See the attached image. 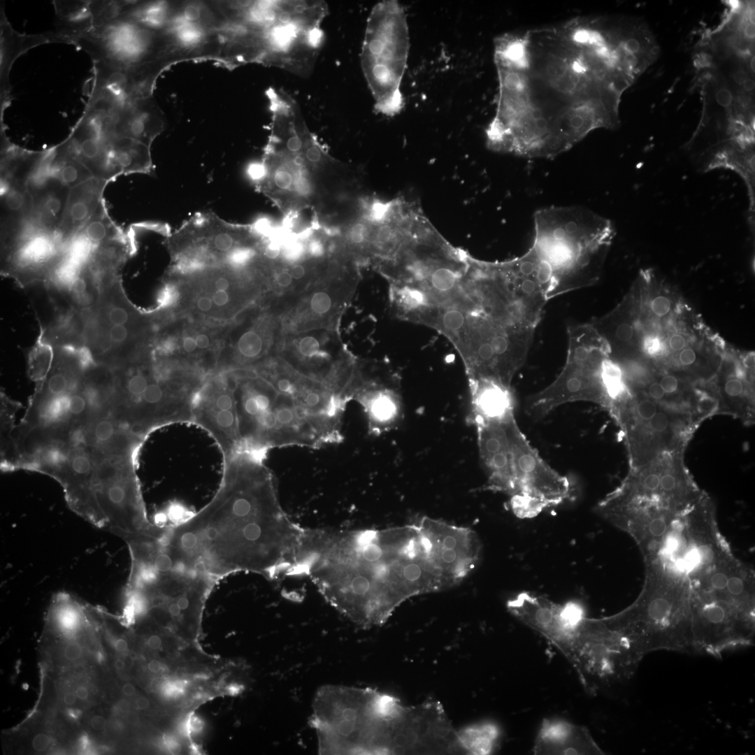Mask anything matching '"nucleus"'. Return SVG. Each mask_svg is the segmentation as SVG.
<instances>
[{
  "instance_id": "c85d7f7f",
  "label": "nucleus",
  "mask_w": 755,
  "mask_h": 755,
  "mask_svg": "<svg viewBox=\"0 0 755 755\" xmlns=\"http://www.w3.org/2000/svg\"><path fill=\"white\" fill-rule=\"evenodd\" d=\"M498 737V729L494 725L488 724L471 726L456 733L460 747L473 754H487L491 752Z\"/></svg>"
},
{
  "instance_id": "09e8293b",
  "label": "nucleus",
  "mask_w": 755,
  "mask_h": 755,
  "mask_svg": "<svg viewBox=\"0 0 755 755\" xmlns=\"http://www.w3.org/2000/svg\"><path fill=\"white\" fill-rule=\"evenodd\" d=\"M128 643L124 638H118L115 642V648L118 652H124L127 649Z\"/></svg>"
},
{
  "instance_id": "5fc2aeb1",
  "label": "nucleus",
  "mask_w": 755,
  "mask_h": 755,
  "mask_svg": "<svg viewBox=\"0 0 755 755\" xmlns=\"http://www.w3.org/2000/svg\"><path fill=\"white\" fill-rule=\"evenodd\" d=\"M122 691L126 696H132L135 693L136 689L132 684L127 683L122 686Z\"/></svg>"
},
{
  "instance_id": "c9c22d12",
  "label": "nucleus",
  "mask_w": 755,
  "mask_h": 755,
  "mask_svg": "<svg viewBox=\"0 0 755 755\" xmlns=\"http://www.w3.org/2000/svg\"><path fill=\"white\" fill-rule=\"evenodd\" d=\"M50 745V738L45 733H38L36 735L31 742L34 749L38 752L45 751Z\"/></svg>"
},
{
  "instance_id": "cd10ccee",
  "label": "nucleus",
  "mask_w": 755,
  "mask_h": 755,
  "mask_svg": "<svg viewBox=\"0 0 755 755\" xmlns=\"http://www.w3.org/2000/svg\"><path fill=\"white\" fill-rule=\"evenodd\" d=\"M1 469L14 471L17 466V449L14 437L15 416L20 404L1 392Z\"/></svg>"
},
{
  "instance_id": "37998d69",
  "label": "nucleus",
  "mask_w": 755,
  "mask_h": 755,
  "mask_svg": "<svg viewBox=\"0 0 755 755\" xmlns=\"http://www.w3.org/2000/svg\"><path fill=\"white\" fill-rule=\"evenodd\" d=\"M195 340L196 343L197 348L199 349L204 350L210 346V340L208 336H207L206 333H201L197 334L195 338Z\"/></svg>"
},
{
  "instance_id": "ea45409f",
  "label": "nucleus",
  "mask_w": 755,
  "mask_h": 755,
  "mask_svg": "<svg viewBox=\"0 0 755 755\" xmlns=\"http://www.w3.org/2000/svg\"><path fill=\"white\" fill-rule=\"evenodd\" d=\"M196 304L198 310L202 312H209L213 305L211 296L208 295L200 296Z\"/></svg>"
},
{
  "instance_id": "58836bf2",
  "label": "nucleus",
  "mask_w": 755,
  "mask_h": 755,
  "mask_svg": "<svg viewBox=\"0 0 755 755\" xmlns=\"http://www.w3.org/2000/svg\"><path fill=\"white\" fill-rule=\"evenodd\" d=\"M668 345L673 351L680 352L686 347V340L684 336L675 333L669 338Z\"/></svg>"
},
{
  "instance_id": "b1692460",
  "label": "nucleus",
  "mask_w": 755,
  "mask_h": 755,
  "mask_svg": "<svg viewBox=\"0 0 755 755\" xmlns=\"http://www.w3.org/2000/svg\"><path fill=\"white\" fill-rule=\"evenodd\" d=\"M108 182L94 177L70 189L57 233L66 246L104 206L103 194Z\"/></svg>"
},
{
  "instance_id": "f3484780",
  "label": "nucleus",
  "mask_w": 755,
  "mask_h": 755,
  "mask_svg": "<svg viewBox=\"0 0 755 755\" xmlns=\"http://www.w3.org/2000/svg\"><path fill=\"white\" fill-rule=\"evenodd\" d=\"M231 374L204 382L196 391L192 419L208 430L217 440L227 462L245 450L238 431Z\"/></svg>"
},
{
  "instance_id": "f257e3e1",
  "label": "nucleus",
  "mask_w": 755,
  "mask_h": 755,
  "mask_svg": "<svg viewBox=\"0 0 755 755\" xmlns=\"http://www.w3.org/2000/svg\"><path fill=\"white\" fill-rule=\"evenodd\" d=\"M503 56L517 113L540 133L563 139L616 127L621 94L645 71L630 27L604 18L513 34Z\"/></svg>"
},
{
  "instance_id": "5701e85b",
  "label": "nucleus",
  "mask_w": 755,
  "mask_h": 755,
  "mask_svg": "<svg viewBox=\"0 0 755 755\" xmlns=\"http://www.w3.org/2000/svg\"><path fill=\"white\" fill-rule=\"evenodd\" d=\"M470 408L466 417L474 426L505 421L515 416V399L512 387L486 379L468 381Z\"/></svg>"
},
{
  "instance_id": "79ce46f5",
  "label": "nucleus",
  "mask_w": 755,
  "mask_h": 755,
  "mask_svg": "<svg viewBox=\"0 0 755 755\" xmlns=\"http://www.w3.org/2000/svg\"><path fill=\"white\" fill-rule=\"evenodd\" d=\"M107 724V721L105 717L101 715L93 716L90 719V725L94 730L103 729Z\"/></svg>"
},
{
  "instance_id": "7c9ffc66",
  "label": "nucleus",
  "mask_w": 755,
  "mask_h": 755,
  "mask_svg": "<svg viewBox=\"0 0 755 755\" xmlns=\"http://www.w3.org/2000/svg\"><path fill=\"white\" fill-rule=\"evenodd\" d=\"M745 391V384L741 377H731L724 384V394L729 398H740L743 396Z\"/></svg>"
},
{
  "instance_id": "aec40b11",
  "label": "nucleus",
  "mask_w": 755,
  "mask_h": 755,
  "mask_svg": "<svg viewBox=\"0 0 755 755\" xmlns=\"http://www.w3.org/2000/svg\"><path fill=\"white\" fill-rule=\"evenodd\" d=\"M1 3L0 12V120L11 101V85L9 75L15 60L29 50L49 43H66L58 31L37 34H20L8 22Z\"/></svg>"
},
{
  "instance_id": "a19ab883",
  "label": "nucleus",
  "mask_w": 755,
  "mask_h": 755,
  "mask_svg": "<svg viewBox=\"0 0 755 755\" xmlns=\"http://www.w3.org/2000/svg\"><path fill=\"white\" fill-rule=\"evenodd\" d=\"M182 348L187 353H193L197 349L195 338L192 336H186L182 340Z\"/></svg>"
},
{
  "instance_id": "ddd939ff",
  "label": "nucleus",
  "mask_w": 755,
  "mask_h": 755,
  "mask_svg": "<svg viewBox=\"0 0 755 755\" xmlns=\"http://www.w3.org/2000/svg\"><path fill=\"white\" fill-rule=\"evenodd\" d=\"M360 280L359 265L333 259L326 274L279 315L281 336L315 329L337 330Z\"/></svg>"
},
{
  "instance_id": "c756f323",
  "label": "nucleus",
  "mask_w": 755,
  "mask_h": 755,
  "mask_svg": "<svg viewBox=\"0 0 755 755\" xmlns=\"http://www.w3.org/2000/svg\"><path fill=\"white\" fill-rule=\"evenodd\" d=\"M123 235L108 217L103 206L76 236L83 238L95 250L99 245Z\"/></svg>"
},
{
  "instance_id": "3c124183",
  "label": "nucleus",
  "mask_w": 755,
  "mask_h": 755,
  "mask_svg": "<svg viewBox=\"0 0 755 755\" xmlns=\"http://www.w3.org/2000/svg\"><path fill=\"white\" fill-rule=\"evenodd\" d=\"M76 698L77 696L76 693H73L72 692H68L64 695L63 701L65 704L68 705H72L76 703Z\"/></svg>"
},
{
  "instance_id": "393cba45",
  "label": "nucleus",
  "mask_w": 755,
  "mask_h": 755,
  "mask_svg": "<svg viewBox=\"0 0 755 755\" xmlns=\"http://www.w3.org/2000/svg\"><path fill=\"white\" fill-rule=\"evenodd\" d=\"M33 198L28 184L1 179V245H6L31 228Z\"/></svg>"
},
{
  "instance_id": "6e6d98bb",
  "label": "nucleus",
  "mask_w": 755,
  "mask_h": 755,
  "mask_svg": "<svg viewBox=\"0 0 755 755\" xmlns=\"http://www.w3.org/2000/svg\"><path fill=\"white\" fill-rule=\"evenodd\" d=\"M742 86L746 92H750L754 89V81L752 78H747L742 83Z\"/></svg>"
},
{
  "instance_id": "423d86ee",
  "label": "nucleus",
  "mask_w": 755,
  "mask_h": 755,
  "mask_svg": "<svg viewBox=\"0 0 755 755\" xmlns=\"http://www.w3.org/2000/svg\"><path fill=\"white\" fill-rule=\"evenodd\" d=\"M754 571L732 552L691 587L694 652L720 657L754 641Z\"/></svg>"
},
{
  "instance_id": "2eb2a0df",
  "label": "nucleus",
  "mask_w": 755,
  "mask_h": 755,
  "mask_svg": "<svg viewBox=\"0 0 755 755\" xmlns=\"http://www.w3.org/2000/svg\"><path fill=\"white\" fill-rule=\"evenodd\" d=\"M358 361L350 400L357 401L364 409L369 434L379 436L396 429L403 419L400 378L384 362Z\"/></svg>"
},
{
  "instance_id": "8fccbe9b",
  "label": "nucleus",
  "mask_w": 755,
  "mask_h": 755,
  "mask_svg": "<svg viewBox=\"0 0 755 755\" xmlns=\"http://www.w3.org/2000/svg\"><path fill=\"white\" fill-rule=\"evenodd\" d=\"M747 78H748V77H747V73H745V72L744 71H742V70H740V71H737V72H736V73H735V74L733 75V79H734L735 82L736 83L739 84V85H742V83L744 82V81H745V80H746V79H747Z\"/></svg>"
},
{
  "instance_id": "2f4dec72",
  "label": "nucleus",
  "mask_w": 755,
  "mask_h": 755,
  "mask_svg": "<svg viewBox=\"0 0 755 755\" xmlns=\"http://www.w3.org/2000/svg\"><path fill=\"white\" fill-rule=\"evenodd\" d=\"M650 308L652 312L657 317H661L668 315L671 310L672 303L670 299L664 295L655 296L651 301Z\"/></svg>"
},
{
  "instance_id": "6ab92c4d",
  "label": "nucleus",
  "mask_w": 755,
  "mask_h": 755,
  "mask_svg": "<svg viewBox=\"0 0 755 755\" xmlns=\"http://www.w3.org/2000/svg\"><path fill=\"white\" fill-rule=\"evenodd\" d=\"M60 145L83 164L94 178L109 182L118 176L111 164L99 125L87 110H84L68 138Z\"/></svg>"
},
{
  "instance_id": "72a5a7b5",
  "label": "nucleus",
  "mask_w": 755,
  "mask_h": 755,
  "mask_svg": "<svg viewBox=\"0 0 755 755\" xmlns=\"http://www.w3.org/2000/svg\"><path fill=\"white\" fill-rule=\"evenodd\" d=\"M678 359L681 365L690 366L696 363L697 354L693 349L685 347L680 351Z\"/></svg>"
},
{
  "instance_id": "a211bd4d",
  "label": "nucleus",
  "mask_w": 755,
  "mask_h": 755,
  "mask_svg": "<svg viewBox=\"0 0 755 755\" xmlns=\"http://www.w3.org/2000/svg\"><path fill=\"white\" fill-rule=\"evenodd\" d=\"M514 417L475 426L480 459L487 475L486 489L510 497L514 492V473L508 423Z\"/></svg>"
},
{
  "instance_id": "603ef678",
  "label": "nucleus",
  "mask_w": 755,
  "mask_h": 755,
  "mask_svg": "<svg viewBox=\"0 0 755 755\" xmlns=\"http://www.w3.org/2000/svg\"><path fill=\"white\" fill-rule=\"evenodd\" d=\"M136 707L140 710H145L149 707L150 703L148 698L141 696L137 698L136 701Z\"/></svg>"
},
{
  "instance_id": "dca6fc26",
  "label": "nucleus",
  "mask_w": 755,
  "mask_h": 755,
  "mask_svg": "<svg viewBox=\"0 0 755 755\" xmlns=\"http://www.w3.org/2000/svg\"><path fill=\"white\" fill-rule=\"evenodd\" d=\"M415 524L424 540L429 558L447 589L459 584L475 568L482 547L474 531L426 516Z\"/></svg>"
},
{
  "instance_id": "bf43d9fd",
  "label": "nucleus",
  "mask_w": 755,
  "mask_h": 755,
  "mask_svg": "<svg viewBox=\"0 0 755 755\" xmlns=\"http://www.w3.org/2000/svg\"><path fill=\"white\" fill-rule=\"evenodd\" d=\"M750 66H751L752 71H753V72H754V57L751 59Z\"/></svg>"
},
{
  "instance_id": "6e6552de",
  "label": "nucleus",
  "mask_w": 755,
  "mask_h": 755,
  "mask_svg": "<svg viewBox=\"0 0 755 755\" xmlns=\"http://www.w3.org/2000/svg\"><path fill=\"white\" fill-rule=\"evenodd\" d=\"M612 617L642 657L661 650L694 652L688 584L645 575L636 600Z\"/></svg>"
},
{
  "instance_id": "864d4df0",
  "label": "nucleus",
  "mask_w": 755,
  "mask_h": 755,
  "mask_svg": "<svg viewBox=\"0 0 755 755\" xmlns=\"http://www.w3.org/2000/svg\"><path fill=\"white\" fill-rule=\"evenodd\" d=\"M148 669L153 673H157L161 670V663L157 660H152L148 663Z\"/></svg>"
},
{
  "instance_id": "412c9836",
  "label": "nucleus",
  "mask_w": 755,
  "mask_h": 755,
  "mask_svg": "<svg viewBox=\"0 0 755 755\" xmlns=\"http://www.w3.org/2000/svg\"><path fill=\"white\" fill-rule=\"evenodd\" d=\"M28 187L34 203L31 229L58 237L70 189L45 168L29 181Z\"/></svg>"
},
{
  "instance_id": "f8f14e48",
  "label": "nucleus",
  "mask_w": 755,
  "mask_h": 755,
  "mask_svg": "<svg viewBox=\"0 0 755 755\" xmlns=\"http://www.w3.org/2000/svg\"><path fill=\"white\" fill-rule=\"evenodd\" d=\"M511 443L514 492L510 506L519 518L529 519L573 498V480L548 465L519 428L515 417L508 423Z\"/></svg>"
},
{
  "instance_id": "9b49d317",
  "label": "nucleus",
  "mask_w": 755,
  "mask_h": 755,
  "mask_svg": "<svg viewBox=\"0 0 755 755\" xmlns=\"http://www.w3.org/2000/svg\"><path fill=\"white\" fill-rule=\"evenodd\" d=\"M568 334V354L561 372L549 385L527 398L526 410L533 418L541 419L559 406L576 401L610 408L605 375L610 357L604 340L591 323L571 325Z\"/></svg>"
},
{
  "instance_id": "4be33fe9",
  "label": "nucleus",
  "mask_w": 755,
  "mask_h": 755,
  "mask_svg": "<svg viewBox=\"0 0 755 755\" xmlns=\"http://www.w3.org/2000/svg\"><path fill=\"white\" fill-rule=\"evenodd\" d=\"M535 754H602L589 730L564 720L545 719L533 745Z\"/></svg>"
},
{
  "instance_id": "49530a36",
  "label": "nucleus",
  "mask_w": 755,
  "mask_h": 755,
  "mask_svg": "<svg viewBox=\"0 0 755 755\" xmlns=\"http://www.w3.org/2000/svg\"><path fill=\"white\" fill-rule=\"evenodd\" d=\"M148 645L152 649H158L161 646V639L157 635H152L148 639Z\"/></svg>"
},
{
  "instance_id": "4c0bfd02",
  "label": "nucleus",
  "mask_w": 755,
  "mask_h": 755,
  "mask_svg": "<svg viewBox=\"0 0 755 755\" xmlns=\"http://www.w3.org/2000/svg\"><path fill=\"white\" fill-rule=\"evenodd\" d=\"M649 398L654 401H661L666 396V393L661 385L658 382H652L648 387Z\"/></svg>"
},
{
  "instance_id": "0eeeda50",
  "label": "nucleus",
  "mask_w": 755,
  "mask_h": 755,
  "mask_svg": "<svg viewBox=\"0 0 755 755\" xmlns=\"http://www.w3.org/2000/svg\"><path fill=\"white\" fill-rule=\"evenodd\" d=\"M552 643L593 690L628 680L643 658L610 617H587L581 606L566 612Z\"/></svg>"
},
{
  "instance_id": "7ed1b4c3",
  "label": "nucleus",
  "mask_w": 755,
  "mask_h": 755,
  "mask_svg": "<svg viewBox=\"0 0 755 755\" xmlns=\"http://www.w3.org/2000/svg\"><path fill=\"white\" fill-rule=\"evenodd\" d=\"M300 575L362 627L384 624L410 597L444 589L415 523L381 530L305 528Z\"/></svg>"
},
{
  "instance_id": "de8ad7c7",
  "label": "nucleus",
  "mask_w": 755,
  "mask_h": 755,
  "mask_svg": "<svg viewBox=\"0 0 755 755\" xmlns=\"http://www.w3.org/2000/svg\"><path fill=\"white\" fill-rule=\"evenodd\" d=\"M75 693L78 698L80 700H85L89 696L88 690L84 686H79L76 689Z\"/></svg>"
},
{
  "instance_id": "e433bc0d",
  "label": "nucleus",
  "mask_w": 755,
  "mask_h": 755,
  "mask_svg": "<svg viewBox=\"0 0 755 755\" xmlns=\"http://www.w3.org/2000/svg\"><path fill=\"white\" fill-rule=\"evenodd\" d=\"M210 296L213 305L217 307L226 306L231 299L228 291L215 290Z\"/></svg>"
},
{
  "instance_id": "a18cd8bd",
  "label": "nucleus",
  "mask_w": 755,
  "mask_h": 755,
  "mask_svg": "<svg viewBox=\"0 0 755 755\" xmlns=\"http://www.w3.org/2000/svg\"><path fill=\"white\" fill-rule=\"evenodd\" d=\"M645 346L647 352L651 354L657 352L661 347L659 341L656 338H653L646 340Z\"/></svg>"
},
{
  "instance_id": "c03bdc74",
  "label": "nucleus",
  "mask_w": 755,
  "mask_h": 755,
  "mask_svg": "<svg viewBox=\"0 0 755 755\" xmlns=\"http://www.w3.org/2000/svg\"><path fill=\"white\" fill-rule=\"evenodd\" d=\"M729 92H730L727 89H722L719 91V93H718L717 96L718 103H719V104L724 106H727L731 103V95Z\"/></svg>"
},
{
  "instance_id": "20e7f679",
  "label": "nucleus",
  "mask_w": 755,
  "mask_h": 755,
  "mask_svg": "<svg viewBox=\"0 0 755 755\" xmlns=\"http://www.w3.org/2000/svg\"><path fill=\"white\" fill-rule=\"evenodd\" d=\"M309 724L319 754H393L412 748L415 708L370 688L324 685L316 692Z\"/></svg>"
},
{
  "instance_id": "4d7b16f0",
  "label": "nucleus",
  "mask_w": 755,
  "mask_h": 755,
  "mask_svg": "<svg viewBox=\"0 0 755 755\" xmlns=\"http://www.w3.org/2000/svg\"><path fill=\"white\" fill-rule=\"evenodd\" d=\"M118 708L123 712H127L129 710V703L126 700H121L118 703Z\"/></svg>"
},
{
  "instance_id": "39448f33",
  "label": "nucleus",
  "mask_w": 755,
  "mask_h": 755,
  "mask_svg": "<svg viewBox=\"0 0 755 755\" xmlns=\"http://www.w3.org/2000/svg\"><path fill=\"white\" fill-rule=\"evenodd\" d=\"M533 219L531 247L551 275L547 299L594 284L615 233L612 222L582 206L545 208Z\"/></svg>"
},
{
  "instance_id": "473e14b6",
  "label": "nucleus",
  "mask_w": 755,
  "mask_h": 755,
  "mask_svg": "<svg viewBox=\"0 0 755 755\" xmlns=\"http://www.w3.org/2000/svg\"><path fill=\"white\" fill-rule=\"evenodd\" d=\"M666 394H673L678 391L679 380L673 375H663L659 382Z\"/></svg>"
},
{
  "instance_id": "13d9d810",
  "label": "nucleus",
  "mask_w": 755,
  "mask_h": 755,
  "mask_svg": "<svg viewBox=\"0 0 755 755\" xmlns=\"http://www.w3.org/2000/svg\"><path fill=\"white\" fill-rule=\"evenodd\" d=\"M115 666L117 670H122L125 666V662L120 659H117L115 661Z\"/></svg>"
},
{
  "instance_id": "bb28decb",
  "label": "nucleus",
  "mask_w": 755,
  "mask_h": 755,
  "mask_svg": "<svg viewBox=\"0 0 755 755\" xmlns=\"http://www.w3.org/2000/svg\"><path fill=\"white\" fill-rule=\"evenodd\" d=\"M45 169L69 189L94 178L91 171L60 144L50 149Z\"/></svg>"
},
{
  "instance_id": "1a4fd4ad",
  "label": "nucleus",
  "mask_w": 755,
  "mask_h": 755,
  "mask_svg": "<svg viewBox=\"0 0 755 755\" xmlns=\"http://www.w3.org/2000/svg\"><path fill=\"white\" fill-rule=\"evenodd\" d=\"M731 552L720 532L714 505L705 494L674 519L654 549L643 557L645 575L691 586Z\"/></svg>"
},
{
  "instance_id": "4468645a",
  "label": "nucleus",
  "mask_w": 755,
  "mask_h": 755,
  "mask_svg": "<svg viewBox=\"0 0 755 755\" xmlns=\"http://www.w3.org/2000/svg\"><path fill=\"white\" fill-rule=\"evenodd\" d=\"M275 355L349 402L348 391L359 358L343 346L337 330L315 329L282 335Z\"/></svg>"
},
{
  "instance_id": "f704fd0d",
  "label": "nucleus",
  "mask_w": 755,
  "mask_h": 755,
  "mask_svg": "<svg viewBox=\"0 0 755 755\" xmlns=\"http://www.w3.org/2000/svg\"><path fill=\"white\" fill-rule=\"evenodd\" d=\"M64 654L66 659L75 661L82 656V649L78 642H70L66 646Z\"/></svg>"
},
{
  "instance_id": "a878e982",
  "label": "nucleus",
  "mask_w": 755,
  "mask_h": 755,
  "mask_svg": "<svg viewBox=\"0 0 755 755\" xmlns=\"http://www.w3.org/2000/svg\"><path fill=\"white\" fill-rule=\"evenodd\" d=\"M103 139L108 147L111 164L118 175L153 172L149 146L127 138Z\"/></svg>"
},
{
  "instance_id": "9d476101",
  "label": "nucleus",
  "mask_w": 755,
  "mask_h": 755,
  "mask_svg": "<svg viewBox=\"0 0 755 755\" xmlns=\"http://www.w3.org/2000/svg\"><path fill=\"white\" fill-rule=\"evenodd\" d=\"M409 51L405 10L396 1H383L371 10L361 55L362 71L375 110L394 116L403 108L401 84Z\"/></svg>"
},
{
  "instance_id": "f03ea898",
  "label": "nucleus",
  "mask_w": 755,
  "mask_h": 755,
  "mask_svg": "<svg viewBox=\"0 0 755 755\" xmlns=\"http://www.w3.org/2000/svg\"><path fill=\"white\" fill-rule=\"evenodd\" d=\"M225 466L213 500L182 522L164 526L163 544L215 584L237 572L271 580L298 575L305 528L282 509L273 475L249 451Z\"/></svg>"
}]
</instances>
